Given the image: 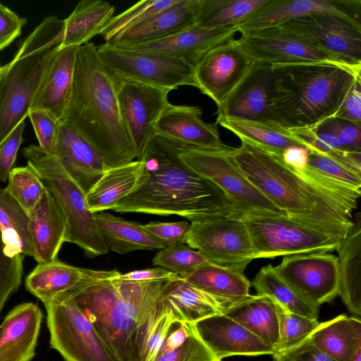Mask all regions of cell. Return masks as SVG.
I'll return each mask as SVG.
<instances>
[{
  "instance_id": "cell-1",
  "label": "cell",
  "mask_w": 361,
  "mask_h": 361,
  "mask_svg": "<svg viewBox=\"0 0 361 361\" xmlns=\"http://www.w3.org/2000/svg\"><path fill=\"white\" fill-rule=\"evenodd\" d=\"M235 159L249 180L286 216L348 230L361 190L329 179L307 166L297 170L279 156L241 140Z\"/></svg>"
},
{
  "instance_id": "cell-2",
  "label": "cell",
  "mask_w": 361,
  "mask_h": 361,
  "mask_svg": "<svg viewBox=\"0 0 361 361\" xmlns=\"http://www.w3.org/2000/svg\"><path fill=\"white\" fill-rule=\"evenodd\" d=\"M183 146L156 135L139 159L144 165L140 184L112 210L177 215L190 222L239 214L219 187L183 160L180 155Z\"/></svg>"
},
{
  "instance_id": "cell-3",
  "label": "cell",
  "mask_w": 361,
  "mask_h": 361,
  "mask_svg": "<svg viewBox=\"0 0 361 361\" xmlns=\"http://www.w3.org/2000/svg\"><path fill=\"white\" fill-rule=\"evenodd\" d=\"M118 78L102 62L92 42L78 47L70 99L61 122L97 152L106 169L129 163L135 152L118 102Z\"/></svg>"
},
{
  "instance_id": "cell-4",
  "label": "cell",
  "mask_w": 361,
  "mask_h": 361,
  "mask_svg": "<svg viewBox=\"0 0 361 361\" xmlns=\"http://www.w3.org/2000/svg\"><path fill=\"white\" fill-rule=\"evenodd\" d=\"M82 271L80 281L63 293L82 310L116 361H133L137 333L171 280L130 281L116 269Z\"/></svg>"
},
{
  "instance_id": "cell-5",
  "label": "cell",
  "mask_w": 361,
  "mask_h": 361,
  "mask_svg": "<svg viewBox=\"0 0 361 361\" xmlns=\"http://www.w3.org/2000/svg\"><path fill=\"white\" fill-rule=\"evenodd\" d=\"M271 111L288 130L310 128L334 117L360 71L331 63L272 65Z\"/></svg>"
},
{
  "instance_id": "cell-6",
  "label": "cell",
  "mask_w": 361,
  "mask_h": 361,
  "mask_svg": "<svg viewBox=\"0 0 361 361\" xmlns=\"http://www.w3.org/2000/svg\"><path fill=\"white\" fill-rule=\"evenodd\" d=\"M27 163L37 173L46 188L54 197L66 219L65 242L76 244L87 257L108 252L86 194L64 170L57 157L38 145L23 149Z\"/></svg>"
},
{
  "instance_id": "cell-7",
  "label": "cell",
  "mask_w": 361,
  "mask_h": 361,
  "mask_svg": "<svg viewBox=\"0 0 361 361\" xmlns=\"http://www.w3.org/2000/svg\"><path fill=\"white\" fill-rule=\"evenodd\" d=\"M251 237L255 259L324 253L337 249L348 230L300 221L286 215H241Z\"/></svg>"
},
{
  "instance_id": "cell-8",
  "label": "cell",
  "mask_w": 361,
  "mask_h": 361,
  "mask_svg": "<svg viewBox=\"0 0 361 361\" xmlns=\"http://www.w3.org/2000/svg\"><path fill=\"white\" fill-rule=\"evenodd\" d=\"M59 44L33 50L22 44L0 76V146L28 116L35 95Z\"/></svg>"
},
{
  "instance_id": "cell-9",
  "label": "cell",
  "mask_w": 361,
  "mask_h": 361,
  "mask_svg": "<svg viewBox=\"0 0 361 361\" xmlns=\"http://www.w3.org/2000/svg\"><path fill=\"white\" fill-rule=\"evenodd\" d=\"M234 149L224 145L213 149L183 145L180 155L190 167L219 187L240 215H286L249 180L235 159Z\"/></svg>"
},
{
  "instance_id": "cell-10",
  "label": "cell",
  "mask_w": 361,
  "mask_h": 361,
  "mask_svg": "<svg viewBox=\"0 0 361 361\" xmlns=\"http://www.w3.org/2000/svg\"><path fill=\"white\" fill-rule=\"evenodd\" d=\"M50 346L65 361H116L76 302L61 293L44 304Z\"/></svg>"
},
{
  "instance_id": "cell-11",
  "label": "cell",
  "mask_w": 361,
  "mask_h": 361,
  "mask_svg": "<svg viewBox=\"0 0 361 361\" xmlns=\"http://www.w3.org/2000/svg\"><path fill=\"white\" fill-rule=\"evenodd\" d=\"M102 62L118 78L175 90L195 87L193 65L165 55L118 47L109 43L97 47Z\"/></svg>"
},
{
  "instance_id": "cell-12",
  "label": "cell",
  "mask_w": 361,
  "mask_h": 361,
  "mask_svg": "<svg viewBox=\"0 0 361 361\" xmlns=\"http://www.w3.org/2000/svg\"><path fill=\"white\" fill-rule=\"evenodd\" d=\"M183 243L208 261L224 266L248 265L255 259L249 230L241 215L231 214L190 222Z\"/></svg>"
},
{
  "instance_id": "cell-13",
  "label": "cell",
  "mask_w": 361,
  "mask_h": 361,
  "mask_svg": "<svg viewBox=\"0 0 361 361\" xmlns=\"http://www.w3.org/2000/svg\"><path fill=\"white\" fill-rule=\"evenodd\" d=\"M239 39L255 63L271 66L324 63L361 71V66L321 49L300 35L278 26L243 34Z\"/></svg>"
},
{
  "instance_id": "cell-14",
  "label": "cell",
  "mask_w": 361,
  "mask_h": 361,
  "mask_svg": "<svg viewBox=\"0 0 361 361\" xmlns=\"http://www.w3.org/2000/svg\"><path fill=\"white\" fill-rule=\"evenodd\" d=\"M255 62L240 40H227L207 51L194 64L195 87L221 107Z\"/></svg>"
},
{
  "instance_id": "cell-15",
  "label": "cell",
  "mask_w": 361,
  "mask_h": 361,
  "mask_svg": "<svg viewBox=\"0 0 361 361\" xmlns=\"http://www.w3.org/2000/svg\"><path fill=\"white\" fill-rule=\"evenodd\" d=\"M171 91L118 78L120 115L138 159L156 135V125L169 103L168 95Z\"/></svg>"
},
{
  "instance_id": "cell-16",
  "label": "cell",
  "mask_w": 361,
  "mask_h": 361,
  "mask_svg": "<svg viewBox=\"0 0 361 361\" xmlns=\"http://www.w3.org/2000/svg\"><path fill=\"white\" fill-rule=\"evenodd\" d=\"M278 275L301 298L319 307L339 293L338 257L324 253L285 256L274 267Z\"/></svg>"
},
{
  "instance_id": "cell-17",
  "label": "cell",
  "mask_w": 361,
  "mask_h": 361,
  "mask_svg": "<svg viewBox=\"0 0 361 361\" xmlns=\"http://www.w3.org/2000/svg\"><path fill=\"white\" fill-rule=\"evenodd\" d=\"M317 47L361 66V24L333 14L298 17L278 25Z\"/></svg>"
},
{
  "instance_id": "cell-18",
  "label": "cell",
  "mask_w": 361,
  "mask_h": 361,
  "mask_svg": "<svg viewBox=\"0 0 361 361\" xmlns=\"http://www.w3.org/2000/svg\"><path fill=\"white\" fill-rule=\"evenodd\" d=\"M360 0H266L237 25L241 35L312 14H333L360 23Z\"/></svg>"
},
{
  "instance_id": "cell-19",
  "label": "cell",
  "mask_w": 361,
  "mask_h": 361,
  "mask_svg": "<svg viewBox=\"0 0 361 361\" xmlns=\"http://www.w3.org/2000/svg\"><path fill=\"white\" fill-rule=\"evenodd\" d=\"M273 82L271 65L255 62L225 103L217 109V117L276 124L271 111Z\"/></svg>"
},
{
  "instance_id": "cell-20",
  "label": "cell",
  "mask_w": 361,
  "mask_h": 361,
  "mask_svg": "<svg viewBox=\"0 0 361 361\" xmlns=\"http://www.w3.org/2000/svg\"><path fill=\"white\" fill-rule=\"evenodd\" d=\"M195 331L214 355L222 359L234 355H274L275 349L225 314L194 323Z\"/></svg>"
},
{
  "instance_id": "cell-21",
  "label": "cell",
  "mask_w": 361,
  "mask_h": 361,
  "mask_svg": "<svg viewBox=\"0 0 361 361\" xmlns=\"http://www.w3.org/2000/svg\"><path fill=\"white\" fill-rule=\"evenodd\" d=\"M237 32V25L204 28L194 24L161 39L118 47L174 57L193 65L212 48L234 38Z\"/></svg>"
},
{
  "instance_id": "cell-22",
  "label": "cell",
  "mask_w": 361,
  "mask_h": 361,
  "mask_svg": "<svg viewBox=\"0 0 361 361\" xmlns=\"http://www.w3.org/2000/svg\"><path fill=\"white\" fill-rule=\"evenodd\" d=\"M202 114L198 106L169 103L157 121L156 135L191 147H221L216 123L204 122Z\"/></svg>"
},
{
  "instance_id": "cell-23",
  "label": "cell",
  "mask_w": 361,
  "mask_h": 361,
  "mask_svg": "<svg viewBox=\"0 0 361 361\" xmlns=\"http://www.w3.org/2000/svg\"><path fill=\"white\" fill-rule=\"evenodd\" d=\"M87 194L107 169L104 160L80 135L60 121L51 153Z\"/></svg>"
},
{
  "instance_id": "cell-24",
  "label": "cell",
  "mask_w": 361,
  "mask_h": 361,
  "mask_svg": "<svg viewBox=\"0 0 361 361\" xmlns=\"http://www.w3.org/2000/svg\"><path fill=\"white\" fill-rule=\"evenodd\" d=\"M43 314L33 302L16 306L1 324L0 361H31L39 334Z\"/></svg>"
},
{
  "instance_id": "cell-25",
  "label": "cell",
  "mask_w": 361,
  "mask_h": 361,
  "mask_svg": "<svg viewBox=\"0 0 361 361\" xmlns=\"http://www.w3.org/2000/svg\"><path fill=\"white\" fill-rule=\"evenodd\" d=\"M29 216L33 258L38 264L57 259L65 243L67 224L61 208L47 189Z\"/></svg>"
},
{
  "instance_id": "cell-26",
  "label": "cell",
  "mask_w": 361,
  "mask_h": 361,
  "mask_svg": "<svg viewBox=\"0 0 361 361\" xmlns=\"http://www.w3.org/2000/svg\"><path fill=\"white\" fill-rule=\"evenodd\" d=\"M247 266H224L207 261L180 277L215 298L224 312L250 295L251 283L244 274Z\"/></svg>"
},
{
  "instance_id": "cell-27",
  "label": "cell",
  "mask_w": 361,
  "mask_h": 361,
  "mask_svg": "<svg viewBox=\"0 0 361 361\" xmlns=\"http://www.w3.org/2000/svg\"><path fill=\"white\" fill-rule=\"evenodd\" d=\"M197 0H178L142 23L118 35L109 44L123 47L161 39L195 24Z\"/></svg>"
},
{
  "instance_id": "cell-28",
  "label": "cell",
  "mask_w": 361,
  "mask_h": 361,
  "mask_svg": "<svg viewBox=\"0 0 361 361\" xmlns=\"http://www.w3.org/2000/svg\"><path fill=\"white\" fill-rule=\"evenodd\" d=\"M79 47L59 48L39 85L29 111L45 109L61 121L71 94L75 58Z\"/></svg>"
},
{
  "instance_id": "cell-29",
  "label": "cell",
  "mask_w": 361,
  "mask_h": 361,
  "mask_svg": "<svg viewBox=\"0 0 361 361\" xmlns=\"http://www.w3.org/2000/svg\"><path fill=\"white\" fill-rule=\"evenodd\" d=\"M350 227L336 250L339 262V293L348 310L355 317L361 315V220Z\"/></svg>"
},
{
  "instance_id": "cell-30",
  "label": "cell",
  "mask_w": 361,
  "mask_h": 361,
  "mask_svg": "<svg viewBox=\"0 0 361 361\" xmlns=\"http://www.w3.org/2000/svg\"><path fill=\"white\" fill-rule=\"evenodd\" d=\"M308 338L334 360L351 361L361 350V320L341 314L319 323Z\"/></svg>"
},
{
  "instance_id": "cell-31",
  "label": "cell",
  "mask_w": 361,
  "mask_h": 361,
  "mask_svg": "<svg viewBox=\"0 0 361 361\" xmlns=\"http://www.w3.org/2000/svg\"><path fill=\"white\" fill-rule=\"evenodd\" d=\"M223 314L271 345L276 352L279 326L276 302L272 298L264 295H249L228 307Z\"/></svg>"
},
{
  "instance_id": "cell-32",
  "label": "cell",
  "mask_w": 361,
  "mask_h": 361,
  "mask_svg": "<svg viewBox=\"0 0 361 361\" xmlns=\"http://www.w3.org/2000/svg\"><path fill=\"white\" fill-rule=\"evenodd\" d=\"M143 169L140 159L107 169L86 194L90 210L97 213L112 209L138 186Z\"/></svg>"
},
{
  "instance_id": "cell-33",
  "label": "cell",
  "mask_w": 361,
  "mask_h": 361,
  "mask_svg": "<svg viewBox=\"0 0 361 361\" xmlns=\"http://www.w3.org/2000/svg\"><path fill=\"white\" fill-rule=\"evenodd\" d=\"M115 7L102 0H82L63 20L60 47H80L95 35L114 17Z\"/></svg>"
},
{
  "instance_id": "cell-34",
  "label": "cell",
  "mask_w": 361,
  "mask_h": 361,
  "mask_svg": "<svg viewBox=\"0 0 361 361\" xmlns=\"http://www.w3.org/2000/svg\"><path fill=\"white\" fill-rule=\"evenodd\" d=\"M94 219L106 245L111 251L123 255L135 250H159L165 247L142 224L104 212L94 213Z\"/></svg>"
},
{
  "instance_id": "cell-35",
  "label": "cell",
  "mask_w": 361,
  "mask_h": 361,
  "mask_svg": "<svg viewBox=\"0 0 361 361\" xmlns=\"http://www.w3.org/2000/svg\"><path fill=\"white\" fill-rule=\"evenodd\" d=\"M216 123L234 133L240 140H245L279 156L293 147L307 149V145L289 130L276 124L225 117H217Z\"/></svg>"
},
{
  "instance_id": "cell-36",
  "label": "cell",
  "mask_w": 361,
  "mask_h": 361,
  "mask_svg": "<svg viewBox=\"0 0 361 361\" xmlns=\"http://www.w3.org/2000/svg\"><path fill=\"white\" fill-rule=\"evenodd\" d=\"M164 297L173 307L181 322L194 324L224 312L223 306L215 298L180 276L169 282Z\"/></svg>"
},
{
  "instance_id": "cell-37",
  "label": "cell",
  "mask_w": 361,
  "mask_h": 361,
  "mask_svg": "<svg viewBox=\"0 0 361 361\" xmlns=\"http://www.w3.org/2000/svg\"><path fill=\"white\" fill-rule=\"evenodd\" d=\"M0 231L9 257L22 254L33 257L30 216L17 201L0 187Z\"/></svg>"
},
{
  "instance_id": "cell-38",
  "label": "cell",
  "mask_w": 361,
  "mask_h": 361,
  "mask_svg": "<svg viewBox=\"0 0 361 361\" xmlns=\"http://www.w3.org/2000/svg\"><path fill=\"white\" fill-rule=\"evenodd\" d=\"M181 322L164 296L140 327L135 341L133 361H155L172 324Z\"/></svg>"
},
{
  "instance_id": "cell-39",
  "label": "cell",
  "mask_w": 361,
  "mask_h": 361,
  "mask_svg": "<svg viewBox=\"0 0 361 361\" xmlns=\"http://www.w3.org/2000/svg\"><path fill=\"white\" fill-rule=\"evenodd\" d=\"M82 268L75 267L58 259L38 265L25 279L26 289L43 304L63 293L82 279Z\"/></svg>"
},
{
  "instance_id": "cell-40",
  "label": "cell",
  "mask_w": 361,
  "mask_h": 361,
  "mask_svg": "<svg viewBox=\"0 0 361 361\" xmlns=\"http://www.w3.org/2000/svg\"><path fill=\"white\" fill-rule=\"evenodd\" d=\"M266 0H197L195 24L204 28L238 25Z\"/></svg>"
},
{
  "instance_id": "cell-41",
  "label": "cell",
  "mask_w": 361,
  "mask_h": 361,
  "mask_svg": "<svg viewBox=\"0 0 361 361\" xmlns=\"http://www.w3.org/2000/svg\"><path fill=\"white\" fill-rule=\"evenodd\" d=\"M252 285L258 295L272 298L287 310L312 319H318L319 307L301 298L276 273L274 266L262 267L256 274Z\"/></svg>"
},
{
  "instance_id": "cell-42",
  "label": "cell",
  "mask_w": 361,
  "mask_h": 361,
  "mask_svg": "<svg viewBox=\"0 0 361 361\" xmlns=\"http://www.w3.org/2000/svg\"><path fill=\"white\" fill-rule=\"evenodd\" d=\"M178 0H142L125 11L114 16L102 28L99 35L109 43L122 32L133 27L152 16L168 8Z\"/></svg>"
},
{
  "instance_id": "cell-43",
  "label": "cell",
  "mask_w": 361,
  "mask_h": 361,
  "mask_svg": "<svg viewBox=\"0 0 361 361\" xmlns=\"http://www.w3.org/2000/svg\"><path fill=\"white\" fill-rule=\"evenodd\" d=\"M5 189L28 214L47 190L36 171L28 164L13 168Z\"/></svg>"
},
{
  "instance_id": "cell-44",
  "label": "cell",
  "mask_w": 361,
  "mask_h": 361,
  "mask_svg": "<svg viewBox=\"0 0 361 361\" xmlns=\"http://www.w3.org/2000/svg\"><path fill=\"white\" fill-rule=\"evenodd\" d=\"M276 307L279 326V343L276 353L299 345L309 338L319 324L318 319L291 312L277 302Z\"/></svg>"
},
{
  "instance_id": "cell-45",
  "label": "cell",
  "mask_w": 361,
  "mask_h": 361,
  "mask_svg": "<svg viewBox=\"0 0 361 361\" xmlns=\"http://www.w3.org/2000/svg\"><path fill=\"white\" fill-rule=\"evenodd\" d=\"M207 261L199 251L184 243H178L159 250L152 259V264L180 276L195 269Z\"/></svg>"
},
{
  "instance_id": "cell-46",
  "label": "cell",
  "mask_w": 361,
  "mask_h": 361,
  "mask_svg": "<svg viewBox=\"0 0 361 361\" xmlns=\"http://www.w3.org/2000/svg\"><path fill=\"white\" fill-rule=\"evenodd\" d=\"M307 166L323 176L350 188L361 190V176L311 148L307 149Z\"/></svg>"
},
{
  "instance_id": "cell-47",
  "label": "cell",
  "mask_w": 361,
  "mask_h": 361,
  "mask_svg": "<svg viewBox=\"0 0 361 361\" xmlns=\"http://www.w3.org/2000/svg\"><path fill=\"white\" fill-rule=\"evenodd\" d=\"M0 231V313L7 300L21 284L25 256L20 254L9 257L6 255Z\"/></svg>"
},
{
  "instance_id": "cell-48",
  "label": "cell",
  "mask_w": 361,
  "mask_h": 361,
  "mask_svg": "<svg viewBox=\"0 0 361 361\" xmlns=\"http://www.w3.org/2000/svg\"><path fill=\"white\" fill-rule=\"evenodd\" d=\"M39 142V147L51 154L56 142L60 121L51 111L35 109L28 112Z\"/></svg>"
},
{
  "instance_id": "cell-49",
  "label": "cell",
  "mask_w": 361,
  "mask_h": 361,
  "mask_svg": "<svg viewBox=\"0 0 361 361\" xmlns=\"http://www.w3.org/2000/svg\"><path fill=\"white\" fill-rule=\"evenodd\" d=\"M195 326V325H194ZM155 361H221L217 359L197 335L195 329L176 350L158 355Z\"/></svg>"
},
{
  "instance_id": "cell-50",
  "label": "cell",
  "mask_w": 361,
  "mask_h": 361,
  "mask_svg": "<svg viewBox=\"0 0 361 361\" xmlns=\"http://www.w3.org/2000/svg\"><path fill=\"white\" fill-rule=\"evenodd\" d=\"M322 123L335 135L343 149L361 152V123L337 117L328 118Z\"/></svg>"
},
{
  "instance_id": "cell-51",
  "label": "cell",
  "mask_w": 361,
  "mask_h": 361,
  "mask_svg": "<svg viewBox=\"0 0 361 361\" xmlns=\"http://www.w3.org/2000/svg\"><path fill=\"white\" fill-rule=\"evenodd\" d=\"M142 225L145 230L159 240L166 247L178 243H183L189 230L190 222L188 221L150 222Z\"/></svg>"
},
{
  "instance_id": "cell-52",
  "label": "cell",
  "mask_w": 361,
  "mask_h": 361,
  "mask_svg": "<svg viewBox=\"0 0 361 361\" xmlns=\"http://www.w3.org/2000/svg\"><path fill=\"white\" fill-rule=\"evenodd\" d=\"M25 121L20 122L0 146V180L5 182L13 169L18 149L23 142Z\"/></svg>"
},
{
  "instance_id": "cell-53",
  "label": "cell",
  "mask_w": 361,
  "mask_h": 361,
  "mask_svg": "<svg viewBox=\"0 0 361 361\" xmlns=\"http://www.w3.org/2000/svg\"><path fill=\"white\" fill-rule=\"evenodd\" d=\"M274 361H336L307 338L299 345L273 355Z\"/></svg>"
},
{
  "instance_id": "cell-54",
  "label": "cell",
  "mask_w": 361,
  "mask_h": 361,
  "mask_svg": "<svg viewBox=\"0 0 361 361\" xmlns=\"http://www.w3.org/2000/svg\"><path fill=\"white\" fill-rule=\"evenodd\" d=\"M27 20L0 3V51L18 37Z\"/></svg>"
},
{
  "instance_id": "cell-55",
  "label": "cell",
  "mask_w": 361,
  "mask_h": 361,
  "mask_svg": "<svg viewBox=\"0 0 361 361\" xmlns=\"http://www.w3.org/2000/svg\"><path fill=\"white\" fill-rule=\"evenodd\" d=\"M334 117L361 123V78L353 84Z\"/></svg>"
},
{
  "instance_id": "cell-56",
  "label": "cell",
  "mask_w": 361,
  "mask_h": 361,
  "mask_svg": "<svg viewBox=\"0 0 361 361\" xmlns=\"http://www.w3.org/2000/svg\"><path fill=\"white\" fill-rule=\"evenodd\" d=\"M195 330L193 323L177 322L172 324L158 355L171 353L180 347Z\"/></svg>"
},
{
  "instance_id": "cell-57",
  "label": "cell",
  "mask_w": 361,
  "mask_h": 361,
  "mask_svg": "<svg viewBox=\"0 0 361 361\" xmlns=\"http://www.w3.org/2000/svg\"><path fill=\"white\" fill-rule=\"evenodd\" d=\"M179 276L178 274L161 267L136 270L126 274H121L122 279L137 282L172 280Z\"/></svg>"
},
{
  "instance_id": "cell-58",
  "label": "cell",
  "mask_w": 361,
  "mask_h": 361,
  "mask_svg": "<svg viewBox=\"0 0 361 361\" xmlns=\"http://www.w3.org/2000/svg\"><path fill=\"white\" fill-rule=\"evenodd\" d=\"M283 160L297 170H302L307 166V149L293 147L285 151L281 156Z\"/></svg>"
},
{
  "instance_id": "cell-59",
  "label": "cell",
  "mask_w": 361,
  "mask_h": 361,
  "mask_svg": "<svg viewBox=\"0 0 361 361\" xmlns=\"http://www.w3.org/2000/svg\"><path fill=\"white\" fill-rule=\"evenodd\" d=\"M351 361H361V350H359Z\"/></svg>"
},
{
  "instance_id": "cell-60",
  "label": "cell",
  "mask_w": 361,
  "mask_h": 361,
  "mask_svg": "<svg viewBox=\"0 0 361 361\" xmlns=\"http://www.w3.org/2000/svg\"><path fill=\"white\" fill-rule=\"evenodd\" d=\"M1 331H2V329H1V326L0 325V337H1Z\"/></svg>"
},
{
  "instance_id": "cell-61",
  "label": "cell",
  "mask_w": 361,
  "mask_h": 361,
  "mask_svg": "<svg viewBox=\"0 0 361 361\" xmlns=\"http://www.w3.org/2000/svg\"><path fill=\"white\" fill-rule=\"evenodd\" d=\"M2 68H3V66H0V71L2 70Z\"/></svg>"
},
{
  "instance_id": "cell-62",
  "label": "cell",
  "mask_w": 361,
  "mask_h": 361,
  "mask_svg": "<svg viewBox=\"0 0 361 361\" xmlns=\"http://www.w3.org/2000/svg\"><path fill=\"white\" fill-rule=\"evenodd\" d=\"M2 70H3V68H2ZM2 70L0 71V76H1V71H2Z\"/></svg>"
}]
</instances>
